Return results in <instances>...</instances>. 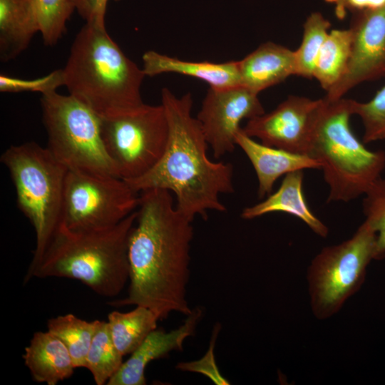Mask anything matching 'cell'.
Here are the masks:
<instances>
[{"mask_svg": "<svg viewBox=\"0 0 385 385\" xmlns=\"http://www.w3.org/2000/svg\"><path fill=\"white\" fill-rule=\"evenodd\" d=\"M349 29V60L342 77L327 92L329 101L342 98L363 82L385 77V6L355 13Z\"/></svg>", "mask_w": 385, "mask_h": 385, "instance_id": "obj_13", "label": "cell"}, {"mask_svg": "<svg viewBox=\"0 0 385 385\" xmlns=\"http://www.w3.org/2000/svg\"><path fill=\"white\" fill-rule=\"evenodd\" d=\"M86 23L106 26L105 19L108 0H69Z\"/></svg>", "mask_w": 385, "mask_h": 385, "instance_id": "obj_30", "label": "cell"}, {"mask_svg": "<svg viewBox=\"0 0 385 385\" xmlns=\"http://www.w3.org/2000/svg\"><path fill=\"white\" fill-rule=\"evenodd\" d=\"M136 210L103 229L71 230L60 225L44 252L31 262L24 282L33 277L78 280L101 297L118 296L129 282L128 241Z\"/></svg>", "mask_w": 385, "mask_h": 385, "instance_id": "obj_3", "label": "cell"}, {"mask_svg": "<svg viewBox=\"0 0 385 385\" xmlns=\"http://www.w3.org/2000/svg\"><path fill=\"white\" fill-rule=\"evenodd\" d=\"M101 120L106 149L121 179L130 181L143 176L162 158L168 125L161 103H144L129 113Z\"/></svg>", "mask_w": 385, "mask_h": 385, "instance_id": "obj_9", "label": "cell"}, {"mask_svg": "<svg viewBox=\"0 0 385 385\" xmlns=\"http://www.w3.org/2000/svg\"><path fill=\"white\" fill-rule=\"evenodd\" d=\"M63 71L69 94L100 118L129 113L144 104L141 86L145 75L106 26L85 24L73 41Z\"/></svg>", "mask_w": 385, "mask_h": 385, "instance_id": "obj_4", "label": "cell"}, {"mask_svg": "<svg viewBox=\"0 0 385 385\" xmlns=\"http://www.w3.org/2000/svg\"><path fill=\"white\" fill-rule=\"evenodd\" d=\"M334 7L335 16L343 19L347 12L357 13L385 6V0H324Z\"/></svg>", "mask_w": 385, "mask_h": 385, "instance_id": "obj_31", "label": "cell"}, {"mask_svg": "<svg viewBox=\"0 0 385 385\" xmlns=\"http://www.w3.org/2000/svg\"><path fill=\"white\" fill-rule=\"evenodd\" d=\"M100 320L86 321L73 314L49 319L47 331L66 346L76 368L85 367L86 356Z\"/></svg>", "mask_w": 385, "mask_h": 385, "instance_id": "obj_23", "label": "cell"}, {"mask_svg": "<svg viewBox=\"0 0 385 385\" xmlns=\"http://www.w3.org/2000/svg\"><path fill=\"white\" fill-rule=\"evenodd\" d=\"M324 99L309 156L321 164L329 188L327 202H346L364 195L381 177L385 152L368 150L352 132L354 100Z\"/></svg>", "mask_w": 385, "mask_h": 385, "instance_id": "obj_5", "label": "cell"}, {"mask_svg": "<svg viewBox=\"0 0 385 385\" xmlns=\"http://www.w3.org/2000/svg\"><path fill=\"white\" fill-rule=\"evenodd\" d=\"M38 32L32 0H0V59L7 62L25 51Z\"/></svg>", "mask_w": 385, "mask_h": 385, "instance_id": "obj_20", "label": "cell"}, {"mask_svg": "<svg viewBox=\"0 0 385 385\" xmlns=\"http://www.w3.org/2000/svg\"><path fill=\"white\" fill-rule=\"evenodd\" d=\"M235 143L252 163L258 180L257 194L262 198L271 194L276 180L287 173L305 169H321V164L310 156L265 145L255 141L241 129Z\"/></svg>", "mask_w": 385, "mask_h": 385, "instance_id": "obj_15", "label": "cell"}, {"mask_svg": "<svg viewBox=\"0 0 385 385\" xmlns=\"http://www.w3.org/2000/svg\"><path fill=\"white\" fill-rule=\"evenodd\" d=\"M64 84L63 69H57L46 76L31 79L0 75V91L2 93L38 92L42 96L57 91V88Z\"/></svg>", "mask_w": 385, "mask_h": 385, "instance_id": "obj_29", "label": "cell"}, {"mask_svg": "<svg viewBox=\"0 0 385 385\" xmlns=\"http://www.w3.org/2000/svg\"><path fill=\"white\" fill-rule=\"evenodd\" d=\"M32 1L43 43L53 46L66 32L67 21L75 9L69 0Z\"/></svg>", "mask_w": 385, "mask_h": 385, "instance_id": "obj_26", "label": "cell"}, {"mask_svg": "<svg viewBox=\"0 0 385 385\" xmlns=\"http://www.w3.org/2000/svg\"><path fill=\"white\" fill-rule=\"evenodd\" d=\"M161 104L168 125L165 150L150 171L126 182L138 193L153 188L174 193L177 209L192 221L197 215L205 218L207 211H226L220 196L234 192L233 167L207 157L208 144L192 115V94L178 97L163 88Z\"/></svg>", "mask_w": 385, "mask_h": 385, "instance_id": "obj_2", "label": "cell"}, {"mask_svg": "<svg viewBox=\"0 0 385 385\" xmlns=\"http://www.w3.org/2000/svg\"><path fill=\"white\" fill-rule=\"evenodd\" d=\"M354 115L361 119L364 143L385 140V86L367 102L354 101Z\"/></svg>", "mask_w": 385, "mask_h": 385, "instance_id": "obj_28", "label": "cell"}, {"mask_svg": "<svg viewBox=\"0 0 385 385\" xmlns=\"http://www.w3.org/2000/svg\"><path fill=\"white\" fill-rule=\"evenodd\" d=\"M303 170L285 175L279 189L262 202L245 207L241 217L254 219L271 212H285L303 221L315 234L326 237L328 227L312 212L303 193Z\"/></svg>", "mask_w": 385, "mask_h": 385, "instance_id": "obj_18", "label": "cell"}, {"mask_svg": "<svg viewBox=\"0 0 385 385\" xmlns=\"http://www.w3.org/2000/svg\"><path fill=\"white\" fill-rule=\"evenodd\" d=\"M40 101L46 147L56 160L68 170L118 176L103 143L101 118L92 109L57 91L42 95Z\"/></svg>", "mask_w": 385, "mask_h": 385, "instance_id": "obj_7", "label": "cell"}, {"mask_svg": "<svg viewBox=\"0 0 385 385\" xmlns=\"http://www.w3.org/2000/svg\"><path fill=\"white\" fill-rule=\"evenodd\" d=\"M14 183L17 205L32 225L37 261L61 225L68 169L46 147L27 142L9 147L1 156Z\"/></svg>", "mask_w": 385, "mask_h": 385, "instance_id": "obj_6", "label": "cell"}, {"mask_svg": "<svg viewBox=\"0 0 385 385\" xmlns=\"http://www.w3.org/2000/svg\"><path fill=\"white\" fill-rule=\"evenodd\" d=\"M265 113L258 94L240 85L210 87L197 115L213 156L219 158L235 150L240 123Z\"/></svg>", "mask_w": 385, "mask_h": 385, "instance_id": "obj_12", "label": "cell"}, {"mask_svg": "<svg viewBox=\"0 0 385 385\" xmlns=\"http://www.w3.org/2000/svg\"><path fill=\"white\" fill-rule=\"evenodd\" d=\"M202 316L200 308L192 309L184 322L170 332L155 329L141 344L123 362L107 385H145V371L148 364L167 356L173 351L183 349L185 340L194 335L197 325Z\"/></svg>", "mask_w": 385, "mask_h": 385, "instance_id": "obj_14", "label": "cell"}, {"mask_svg": "<svg viewBox=\"0 0 385 385\" xmlns=\"http://www.w3.org/2000/svg\"><path fill=\"white\" fill-rule=\"evenodd\" d=\"M376 233L366 222L348 240L324 247L307 270L308 290L313 314L326 319L337 313L359 291L366 268L374 260Z\"/></svg>", "mask_w": 385, "mask_h": 385, "instance_id": "obj_8", "label": "cell"}, {"mask_svg": "<svg viewBox=\"0 0 385 385\" xmlns=\"http://www.w3.org/2000/svg\"><path fill=\"white\" fill-rule=\"evenodd\" d=\"M365 221L376 233L374 260L385 257V179L378 178L364 195Z\"/></svg>", "mask_w": 385, "mask_h": 385, "instance_id": "obj_27", "label": "cell"}, {"mask_svg": "<svg viewBox=\"0 0 385 385\" xmlns=\"http://www.w3.org/2000/svg\"><path fill=\"white\" fill-rule=\"evenodd\" d=\"M22 356L33 379L47 385L70 378L76 369L66 346L48 331L35 332Z\"/></svg>", "mask_w": 385, "mask_h": 385, "instance_id": "obj_19", "label": "cell"}, {"mask_svg": "<svg viewBox=\"0 0 385 385\" xmlns=\"http://www.w3.org/2000/svg\"><path fill=\"white\" fill-rule=\"evenodd\" d=\"M324 98L289 96L273 111L247 120L242 131L261 143L309 156Z\"/></svg>", "mask_w": 385, "mask_h": 385, "instance_id": "obj_11", "label": "cell"}, {"mask_svg": "<svg viewBox=\"0 0 385 385\" xmlns=\"http://www.w3.org/2000/svg\"><path fill=\"white\" fill-rule=\"evenodd\" d=\"M330 27L331 23L319 12H313L307 18L303 25L302 42L294 51L296 76L312 78L316 59Z\"/></svg>", "mask_w": 385, "mask_h": 385, "instance_id": "obj_25", "label": "cell"}, {"mask_svg": "<svg viewBox=\"0 0 385 385\" xmlns=\"http://www.w3.org/2000/svg\"><path fill=\"white\" fill-rule=\"evenodd\" d=\"M242 86L259 94L296 75L294 51L265 42L238 61Z\"/></svg>", "mask_w": 385, "mask_h": 385, "instance_id": "obj_16", "label": "cell"}, {"mask_svg": "<svg viewBox=\"0 0 385 385\" xmlns=\"http://www.w3.org/2000/svg\"><path fill=\"white\" fill-rule=\"evenodd\" d=\"M130 312L113 311L108 323L113 343L124 356L133 353L147 336L157 329L158 317L143 306H135Z\"/></svg>", "mask_w": 385, "mask_h": 385, "instance_id": "obj_21", "label": "cell"}, {"mask_svg": "<svg viewBox=\"0 0 385 385\" xmlns=\"http://www.w3.org/2000/svg\"><path fill=\"white\" fill-rule=\"evenodd\" d=\"M138 201L139 193L116 175L68 170L61 225L76 230L110 227L134 212Z\"/></svg>", "mask_w": 385, "mask_h": 385, "instance_id": "obj_10", "label": "cell"}, {"mask_svg": "<svg viewBox=\"0 0 385 385\" xmlns=\"http://www.w3.org/2000/svg\"><path fill=\"white\" fill-rule=\"evenodd\" d=\"M351 32L349 29H333L324 42L316 59L312 78L327 92L344 75L351 53Z\"/></svg>", "mask_w": 385, "mask_h": 385, "instance_id": "obj_22", "label": "cell"}, {"mask_svg": "<svg viewBox=\"0 0 385 385\" xmlns=\"http://www.w3.org/2000/svg\"><path fill=\"white\" fill-rule=\"evenodd\" d=\"M142 59V69L145 76L178 73L200 79L215 88L242 85L238 61L223 63L188 61L152 50L144 53Z\"/></svg>", "mask_w": 385, "mask_h": 385, "instance_id": "obj_17", "label": "cell"}, {"mask_svg": "<svg viewBox=\"0 0 385 385\" xmlns=\"http://www.w3.org/2000/svg\"><path fill=\"white\" fill-rule=\"evenodd\" d=\"M136 213L128 241V295L109 304L143 306L160 320L173 312L190 314L187 287L192 220L177 209L170 192L158 188L139 193Z\"/></svg>", "mask_w": 385, "mask_h": 385, "instance_id": "obj_1", "label": "cell"}, {"mask_svg": "<svg viewBox=\"0 0 385 385\" xmlns=\"http://www.w3.org/2000/svg\"><path fill=\"white\" fill-rule=\"evenodd\" d=\"M123 356L115 347L108 322L101 321L86 356V368L96 385H107L123 362Z\"/></svg>", "mask_w": 385, "mask_h": 385, "instance_id": "obj_24", "label": "cell"}]
</instances>
